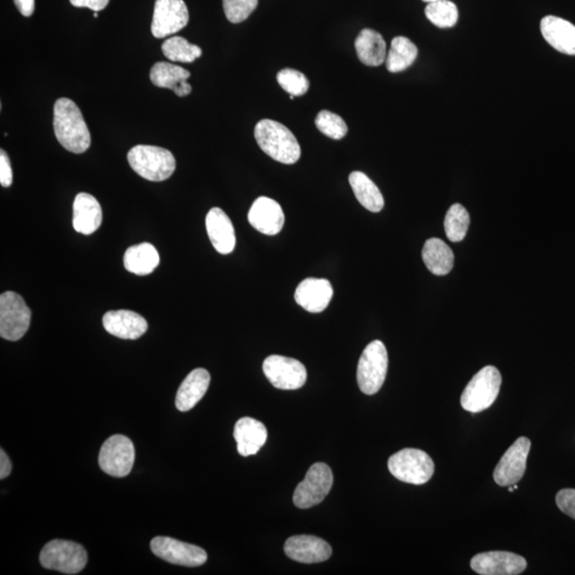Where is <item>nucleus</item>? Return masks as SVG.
Wrapping results in <instances>:
<instances>
[{
	"label": "nucleus",
	"mask_w": 575,
	"mask_h": 575,
	"mask_svg": "<svg viewBox=\"0 0 575 575\" xmlns=\"http://www.w3.org/2000/svg\"><path fill=\"white\" fill-rule=\"evenodd\" d=\"M54 128L59 144L68 152L83 153L89 150L90 130L81 109L70 99L62 98L56 101Z\"/></svg>",
	"instance_id": "f257e3e1"
},
{
	"label": "nucleus",
	"mask_w": 575,
	"mask_h": 575,
	"mask_svg": "<svg viewBox=\"0 0 575 575\" xmlns=\"http://www.w3.org/2000/svg\"><path fill=\"white\" fill-rule=\"evenodd\" d=\"M255 139L261 150L275 161L294 164L301 157V146L292 130L284 125L263 119L255 127Z\"/></svg>",
	"instance_id": "f03ea898"
},
{
	"label": "nucleus",
	"mask_w": 575,
	"mask_h": 575,
	"mask_svg": "<svg viewBox=\"0 0 575 575\" xmlns=\"http://www.w3.org/2000/svg\"><path fill=\"white\" fill-rule=\"evenodd\" d=\"M127 159L135 172L150 181L167 180L176 170L173 153L162 147L136 145L129 151Z\"/></svg>",
	"instance_id": "7ed1b4c3"
},
{
	"label": "nucleus",
	"mask_w": 575,
	"mask_h": 575,
	"mask_svg": "<svg viewBox=\"0 0 575 575\" xmlns=\"http://www.w3.org/2000/svg\"><path fill=\"white\" fill-rule=\"evenodd\" d=\"M502 377L493 366L483 368L466 385L460 397L461 406L466 412L481 413L491 407L499 396Z\"/></svg>",
	"instance_id": "20e7f679"
},
{
	"label": "nucleus",
	"mask_w": 575,
	"mask_h": 575,
	"mask_svg": "<svg viewBox=\"0 0 575 575\" xmlns=\"http://www.w3.org/2000/svg\"><path fill=\"white\" fill-rule=\"evenodd\" d=\"M390 474L398 481L423 485L435 472L434 461L428 453L417 449H404L388 460Z\"/></svg>",
	"instance_id": "39448f33"
},
{
	"label": "nucleus",
	"mask_w": 575,
	"mask_h": 575,
	"mask_svg": "<svg viewBox=\"0 0 575 575\" xmlns=\"http://www.w3.org/2000/svg\"><path fill=\"white\" fill-rule=\"evenodd\" d=\"M388 371V353L381 341L375 340L362 352L357 368L358 386L364 395L378 394Z\"/></svg>",
	"instance_id": "423d86ee"
},
{
	"label": "nucleus",
	"mask_w": 575,
	"mask_h": 575,
	"mask_svg": "<svg viewBox=\"0 0 575 575\" xmlns=\"http://www.w3.org/2000/svg\"><path fill=\"white\" fill-rule=\"evenodd\" d=\"M39 562L48 571L77 574L87 565L88 554L82 545L57 539L44 545Z\"/></svg>",
	"instance_id": "0eeeda50"
},
{
	"label": "nucleus",
	"mask_w": 575,
	"mask_h": 575,
	"mask_svg": "<svg viewBox=\"0 0 575 575\" xmlns=\"http://www.w3.org/2000/svg\"><path fill=\"white\" fill-rule=\"evenodd\" d=\"M31 311L20 294L7 292L0 296V335L17 341L24 337L30 327Z\"/></svg>",
	"instance_id": "6e6552de"
},
{
	"label": "nucleus",
	"mask_w": 575,
	"mask_h": 575,
	"mask_svg": "<svg viewBox=\"0 0 575 575\" xmlns=\"http://www.w3.org/2000/svg\"><path fill=\"white\" fill-rule=\"evenodd\" d=\"M333 484V472L327 464L312 465L304 481L295 489L293 502L296 508L307 510L320 504L327 497Z\"/></svg>",
	"instance_id": "1a4fd4ad"
},
{
	"label": "nucleus",
	"mask_w": 575,
	"mask_h": 575,
	"mask_svg": "<svg viewBox=\"0 0 575 575\" xmlns=\"http://www.w3.org/2000/svg\"><path fill=\"white\" fill-rule=\"evenodd\" d=\"M135 457L133 441L124 435H113L102 444L99 463L105 474L125 477L132 472Z\"/></svg>",
	"instance_id": "9d476101"
},
{
	"label": "nucleus",
	"mask_w": 575,
	"mask_h": 575,
	"mask_svg": "<svg viewBox=\"0 0 575 575\" xmlns=\"http://www.w3.org/2000/svg\"><path fill=\"white\" fill-rule=\"evenodd\" d=\"M263 368L266 379L277 389H300L307 380L304 364L294 358L271 355L266 358Z\"/></svg>",
	"instance_id": "9b49d317"
},
{
	"label": "nucleus",
	"mask_w": 575,
	"mask_h": 575,
	"mask_svg": "<svg viewBox=\"0 0 575 575\" xmlns=\"http://www.w3.org/2000/svg\"><path fill=\"white\" fill-rule=\"evenodd\" d=\"M152 553L165 562L185 567H198L207 562L206 551L195 545L170 537L158 536L152 540Z\"/></svg>",
	"instance_id": "f8f14e48"
},
{
	"label": "nucleus",
	"mask_w": 575,
	"mask_h": 575,
	"mask_svg": "<svg viewBox=\"0 0 575 575\" xmlns=\"http://www.w3.org/2000/svg\"><path fill=\"white\" fill-rule=\"evenodd\" d=\"M189 11L184 0H156L153 10L152 33L163 39L178 33L187 25Z\"/></svg>",
	"instance_id": "ddd939ff"
},
{
	"label": "nucleus",
	"mask_w": 575,
	"mask_h": 575,
	"mask_svg": "<svg viewBox=\"0 0 575 575\" xmlns=\"http://www.w3.org/2000/svg\"><path fill=\"white\" fill-rule=\"evenodd\" d=\"M531 440L527 437H520L505 452L493 472V478L499 486L515 485L522 480L526 474L527 463Z\"/></svg>",
	"instance_id": "4468645a"
},
{
	"label": "nucleus",
	"mask_w": 575,
	"mask_h": 575,
	"mask_svg": "<svg viewBox=\"0 0 575 575\" xmlns=\"http://www.w3.org/2000/svg\"><path fill=\"white\" fill-rule=\"evenodd\" d=\"M527 566L525 557L504 551L486 552L471 560V568L482 575H518L525 571Z\"/></svg>",
	"instance_id": "2eb2a0df"
},
{
	"label": "nucleus",
	"mask_w": 575,
	"mask_h": 575,
	"mask_svg": "<svg viewBox=\"0 0 575 575\" xmlns=\"http://www.w3.org/2000/svg\"><path fill=\"white\" fill-rule=\"evenodd\" d=\"M284 553L298 562L317 563L327 561L333 550L326 540L311 535H298L284 544Z\"/></svg>",
	"instance_id": "dca6fc26"
},
{
	"label": "nucleus",
	"mask_w": 575,
	"mask_h": 575,
	"mask_svg": "<svg viewBox=\"0 0 575 575\" xmlns=\"http://www.w3.org/2000/svg\"><path fill=\"white\" fill-rule=\"evenodd\" d=\"M249 224L264 235L275 236L284 224V214L280 204L270 197L261 196L253 203L248 213Z\"/></svg>",
	"instance_id": "f3484780"
},
{
	"label": "nucleus",
	"mask_w": 575,
	"mask_h": 575,
	"mask_svg": "<svg viewBox=\"0 0 575 575\" xmlns=\"http://www.w3.org/2000/svg\"><path fill=\"white\" fill-rule=\"evenodd\" d=\"M332 283L324 278H306L295 290L296 303L309 312L326 310L333 299Z\"/></svg>",
	"instance_id": "a211bd4d"
},
{
	"label": "nucleus",
	"mask_w": 575,
	"mask_h": 575,
	"mask_svg": "<svg viewBox=\"0 0 575 575\" xmlns=\"http://www.w3.org/2000/svg\"><path fill=\"white\" fill-rule=\"evenodd\" d=\"M102 324L108 333L126 340L139 339L148 328L145 318L139 313L130 310L107 312L102 318Z\"/></svg>",
	"instance_id": "6ab92c4d"
},
{
	"label": "nucleus",
	"mask_w": 575,
	"mask_h": 575,
	"mask_svg": "<svg viewBox=\"0 0 575 575\" xmlns=\"http://www.w3.org/2000/svg\"><path fill=\"white\" fill-rule=\"evenodd\" d=\"M206 229L216 252L231 254L236 248V232L229 215L220 208H213L206 216Z\"/></svg>",
	"instance_id": "aec40b11"
},
{
	"label": "nucleus",
	"mask_w": 575,
	"mask_h": 575,
	"mask_svg": "<svg viewBox=\"0 0 575 575\" xmlns=\"http://www.w3.org/2000/svg\"><path fill=\"white\" fill-rule=\"evenodd\" d=\"M545 41L560 53L575 56V26L561 17L549 15L540 22Z\"/></svg>",
	"instance_id": "412c9836"
},
{
	"label": "nucleus",
	"mask_w": 575,
	"mask_h": 575,
	"mask_svg": "<svg viewBox=\"0 0 575 575\" xmlns=\"http://www.w3.org/2000/svg\"><path fill=\"white\" fill-rule=\"evenodd\" d=\"M74 229L83 235H92L98 231L102 222L100 205L93 196L79 193L74 201Z\"/></svg>",
	"instance_id": "4be33fe9"
},
{
	"label": "nucleus",
	"mask_w": 575,
	"mask_h": 575,
	"mask_svg": "<svg viewBox=\"0 0 575 575\" xmlns=\"http://www.w3.org/2000/svg\"><path fill=\"white\" fill-rule=\"evenodd\" d=\"M233 437L237 441L239 454L247 457L259 452L267 440V431L264 423L253 418H241L235 425Z\"/></svg>",
	"instance_id": "5701e85b"
},
{
	"label": "nucleus",
	"mask_w": 575,
	"mask_h": 575,
	"mask_svg": "<svg viewBox=\"0 0 575 575\" xmlns=\"http://www.w3.org/2000/svg\"><path fill=\"white\" fill-rule=\"evenodd\" d=\"M190 76L186 68L168 62H158L151 70V81L156 87L172 90L179 98L192 92L191 84L187 83Z\"/></svg>",
	"instance_id": "b1692460"
},
{
	"label": "nucleus",
	"mask_w": 575,
	"mask_h": 575,
	"mask_svg": "<svg viewBox=\"0 0 575 575\" xmlns=\"http://www.w3.org/2000/svg\"><path fill=\"white\" fill-rule=\"evenodd\" d=\"M210 374L207 370L199 368L193 370L182 381L178 395L176 407L179 412H189L202 400L209 388Z\"/></svg>",
	"instance_id": "393cba45"
},
{
	"label": "nucleus",
	"mask_w": 575,
	"mask_h": 575,
	"mask_svg": "<svg viewBox=\"0 0 575 575\" xmlns=\"http://www.w3.org/2000/svg\"><path fill=\"white\" fill-rule=\"evenodd\" d=\"M358 58L368 66H379L386 62L387 45L383 36L373 30H363L355 41Z\"/></svg>",
	"instance_id": "a878e982"
},
{
	"label": "nucleus",
	"mask_w": 575,
	"mask_h": 575,
	"mask_svg": "<svg viewBox=\"0 0 575 575\" xmlns=\"http://www.w3.org/2000/svg\"><path fill=\"white\" fill-rule=\"evenodd\" d=\"M161 264V256L151 243H141L126 250L124 255V266L135 275L152 274Z\"/></svg>",
	"instance_id": "bb28decb"
},
{
	"label": "nucleus",
	"mask_w": 575,
	"mask_h": 575,
	"mask_svg": "<svg viewBox=\"0 0 575 575\" xmlns=\"http://www.w3.org/2000/svg\"><path fill=\"white\" fill-rule=\"evenodd\" d=\"M423 258L432 274L443 276L453 270L454 254L451 248L440 239L431 238L425 242Z\"/></svg>",
	"instance_id": "cd10ccee"
},
{
	"label": "nucleus",
	"mask_w": 575,
	"mask_h": 575,
	"mask_svg": "<svg viewBox=\"0 0 575 575\" xmlns=\"http://www.w3.org/2000/svg\"><path fill=\"white\" fill-rule=\"evenodd\" d=\"M353 192L362 206L371 213H379L385 206L383 195L377 185L362 172H353L349 176Z\"/></svg>",
	"instance_id": "c85d7f7f"
},
{
	"label": "nucleus",
	"mask_w": 575,
	"mask_h": 575,
	"mask_svg": "<svg viewBox=\"0 0 575 575\" xmlns=\"http://www.w3.org/2000/svg\"><path fill=\"white\" fill-rule=\"evenodd\" d=\"M418 57V48L405 37L392 39L389 53L387 54L386 67L390 73H400L414 65Z\"/></svg>",
	"instance_id": "c756f323"
},
{
	"label": "nucleus",
	"mask_w": 575,
	"mask_h": 575,
	"mask_svg": "<svg viewBox=\"0 0 575 575\" xmlns=\"http://www.w3.org/2000/svg\"><path fill=\"white\" fill-rule=\"evenodd\" d=\"M162 51L169 60L181 62V64H192L201 58L203 54L201 48L187 42L181 37L168 39L162 45Z\"/></svg>",
	"instance_id": "7c9ffc66"
},
{
	"label": "nucleus",
	"mask_w": 575,
	"mask_h": 575,
	"mask_svg": "<svg viewBox=\"0 0 575 575\" xmlns=\"http://www.w3.org/2000/svg\"><path fill=\"white\" fill-rule=\"evenodd\" d=\"M470 226V214L460 204H454L448 210L444 220V231L451 242L463 241Z\"/></svg>",
	"instance_id": "2f4dec72"
},
{
	"label": "nucleus",
	"mask_w": 575,
	"mask_h": 575,
	"mask_svg": "<svg viewBox=\"0 0 575 575\" xmlns=\"http://www.w3.org/2000/svg\"><path fill=\"white\" fill-rule=\"evenodd\" d=\"M425 15L438 28H452L457 25L459 13L457 4L449 0H440L426 5Z\"/></svg>",
	"instance_id": "473e14b6"
},
{
	"label": "nucleus",
	"mask_w": 575,
	"mask_h": 575,
	"mask_svg": "<svg viewBox=\"0 0 575 575\" xmlns=\"http://www.w3.org/2000/svg\"><path fill=\"white\" fill-rule=\"evenodd\" d=\"M316 126L323 135L334 140L344 139L349 130L343 118L328 110L318 112Z\"/></svg>",
	"instance_id": "72a5a7b5"
},
{
	"label": "nucleus",
	"mask_w": 575,
	"mask_h": 575,
	"mask_svg": "<svg viewBox=\"0 0 575 575\" xmlns=\"http://www.w3.org/2000/svg\"><path fill=\"white\" fill-rule=\"evenodd\" d=\"M277 82L287 93L293 96H303L309 89V81L303 73L284 68L277 74Z\"/></svg>",
	"instance_id": "f704fd0d"
},
{
	"label": "nucleus",
	"mask_w": 575,
	"mask_h": 575,
	"mask_svg": "<svg viewBox=\"0 0 575 575\" xmlns=\"http://www.w3.org/2000/svg\"><path fill=\"white\" fill-rule=\"evenodd\" d=\"M257 5L258 0H223L225 15L232 24L248 20Z\"/></svg>",
	"instance_id": "c9c22d12"
},
{
	"label": "nucleus",
	"mask_w": 575,
	"mask_h": 575,
	"mask_svg": "<svg viewBox=\"0 0 575 575\" xmlns=\"http://www.w3.org/2000/svg\"><path fill=\"white\" fill-rule=\"evenodd\" d=\"M556 504L563 514L575 519V489H562L556 495Z\"/></svg>",
	"instance_id": "e433bc0d"
},
{
	"label": "nucleus",
	"mask_w": 575,
	"mask_h": 575,
	"mask_svg": "<svg viewBox=\"0 0 575 575\" xmlns=\"http://www.w3.org/2000/svg\"><path fill=\"white\" fill-rule=\"evenodd\" d=\"M13 173L11 168L10 159L4 150L0 151V184L8 187L13 185Z\"/></svg>",
	"instance_id": "4c0bfd02"
},
{
	"label": "nucleus",
	"mask_w": 575,
	"mask_h": 575,
	"mask_svg": "<svg viewBox=\"0 0 575 575\" xmlns=\"http://www.w3.org/2000/svg\"><path fill=\"white\" fill-rule=\"evenodd\" d=\"M70 2L74 7L89 8L94 13L104 10L109 4V0H70Z\"/></svg>",
	"instance_id": "58836bf2"
},
{
	"label": "nucleus",
	"mask_w": 575,
	"mask_h": 575,
	"mask_svg": "<svg viewBox=\"0 0 575 575\" xmlns=\"http://www.w3.org/2000/svg\"><path fill=\"white\" fill-rule=\"evenodd\" d=\"M11 471H13V464H11L8 455L2 449V451H0V478L4 480L5 477L10 475Z\"/></svg>",
	"instance_id": "ea45409f"
},
{
	"label": "nucleus",
	"mask_w": 575,
	"mask_h": 575,
	"mask_svg": "<svg viewBox=\"0 0 575 575\" xmlns=\"http://www.w3.org/2000/svg\"><path fill=\"white\" fill-rule=\"evenodd\" d=\"M16 8L22 15L30 17L34 13V0H14Z\"/></svg>",
	"instance_id": "a19ab883"
},
{
	"label": "nucleus",
	"mask_w": 575,
	"mask_h": 575,
	"mask_svg": "<svg viewBox=\"0 0 575 575\" xmlns=\"http://www.w3.org/2000/svg\"><path fill=\"white\" fill-rule=\"evenodd\" d=\"M423 2L430 4L434 2H440V0H423Z\"/></svg>",
	"instance_id": "79ce46f5"
},
{
	"label": "nucleus",
	"mask_w": 575,
	"mask_h": 575,
	"mask_svg": "<svg viewBox=\"0 0 575 575\" xmlns=\"http://www.w3.org/2000/svg\"><path fill=\"white\" fill-rule=\"evenodd\" d=\"M94 17H95V19H96V17H99L98 13H94Z\"/></svg>",
	"instance_id": "37998d69"
}]
</instances>
